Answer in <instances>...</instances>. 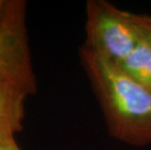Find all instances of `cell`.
<instances>
[{
  "label": "cell",
  "instance_id": "cell-5",
  "mask_svg": "<svg viewBox=\"0 0 151 150\" xmlns=\"http://www.w3.org/2000/svg\"><path fill=\"white\" fill-rule=\"evenodd\" d=\"M117 65L131 78L151 92V47L142 35L134 50Z\"/></svg>",
  "mask_w": 151,
  "mask_h": 150
},
{
  "label": "cell",
  "instance_id": "cell-7",
  "mask_svg": "<svg viewBox=\"0 0 151 150\" xmlns=\"http://www.w3.org/2000/svg\"><path fill=\"white\" fill-rule=\"evenodd\" d=\"M5 2H6V0H0V25H1V19H2L3 11H4Z\"/></svg>",
  "mask_w": 151,
  "mask_h": 150
},
{
  "label": "cell",
  "instance_id": "cell-1",
  "mask_svg": "<svg viewBox=\"0 0 151 150\" xmlns=\"http://www.w3.org/2000/svg\"><path fill=\"white\" fill-rule=\"evenodd\" d=\"M79 56L111 136L133 146L151 144V92L84 47Z\"/></svg>",
  "mask_w": 151,
  "mask_h": 150
},
{
  "label": "cell",
  "instance_id": "cell-3",
  "mask_svg": "<svg viewBox=\"0 0 151 150\" xmlns=\"http://www.w3.org/2000/svg\"><path fill=\"white\" fill-rule=\"evenodd\" d=\"M0 75L29 95L37 90L27 29V2L6 0L0 25Z\"/></svg>",
  "mask_w": 151,
  "mask_h": 150
},
{
  "label": "cell",
  "instance_id": "cell-4",
  "mask_svg": "<svg viewBox=\"0 0 151 150\" xmlns=\"http://www.w3.org/2000/svg\"><path fill=\"white\" fill-rule=\"evenodd\" d=\"M29 94L8 78L0 75V145L17 147L15 133L22 130L24 103Z\"/></svg>",
  "mask_w": 151,
  "mask_h": 150
},
{
  "label": "cell",
  "instance_id": "cell-2",
  "mask_svg": "<svg viewBox=\"0 0 151 150\" xmlns=\"http://www.w3.org/2000/svg\"><path fill=\"white\" fill-rule=\"evenodd\" d=\"M85 32L82 47L116 65L133 52L141 39L134 13L106 0L87 2Z\"/></svg>",
  "mask_w": 151,
  "mask_h": 150
},
{
  "label": "cell",
  "instance_id": "cell-6",
  "mask_svg": "<svg viewBox=\"0 0 151 150\" xmlns=\"http://www.w3.org/2000/svg\"><path fill=\"white\" fill-rule=\"evenodd\" d=\"M134 18L141 35L151 47V16L134 14Z\"/></svg>",
  "mask_w": 151,
  "mask_h": 150
},
{
  "label": "cell",
  "instance_id": "cell-8",
  "mask_svg": "<svg viewBox=\"0 0 151 150\" xmlns=\"http://www.w3.org/2000/svg\"><path fill=\"white\" fill-rule=\"evenodd\" d=\"M0 150H22V149L20 148V146H17V147H14V148H8V147H5V146L0 145Z\"/></svg>",
  "mask_w": 151,
  "mask_h": 150
}]
</instances>
